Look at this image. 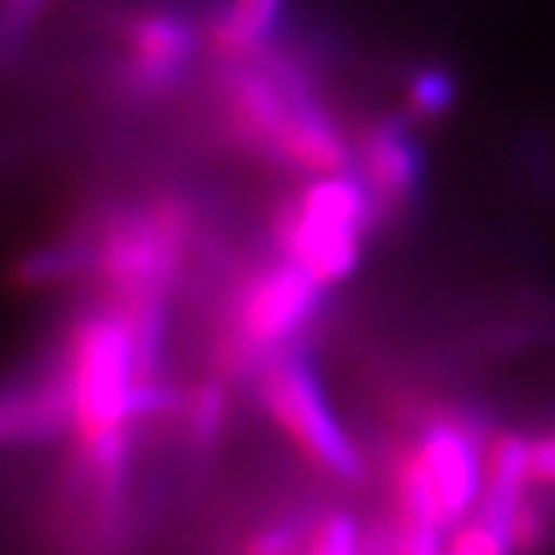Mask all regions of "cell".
<instances>
[{"label":"cell","instance_id":"14","mask_svg":"<svg viewBox=\"0 0 555 555\" xmlns=\"http://www.w3.org/2000/svg\"><path fill=\"white\" fill-rule=\"evenodd\" d=\"M225 414H229L225 386L219 379H207L189 404V433L195 438V444L210 448L225 426Z\"/></svg>","mask_w":555,"mask_h":555},{"label":"cell","instance_id":"13","mask_svg":"<svg viewBox=\"0 0 555 555\" xmlns=\"http://www.w3.org/2000/svg\"><path fill=\"white\" fill-rule=\"evenodd\" d=\"M456 102V83L444 68H420L408 83V118L411 120H436L448 115Z\"/></svg>","mask_w":555,"mask_h":555},{"label":"cell","instance_id":"6","mask_svg":"<svg viewBox=\"0 0 555 555\" xmlns=\"http://www.w3.org/2000/svg\"><path fill=\"white\" fill-rule=\"evenodd\" d=\"M259 404L275 420V426L294 441L318 473L356 485L364 478V460L358 444L343 426L315 364L302 346H291L272 356L257 371Z\"/></svg>","mask_w":555,"mask_h":555},{"label":"cell","instance_id":"16","mask_svg":"<svg viewBox=\"0 0 555 555\" xmlns=\"http://www.w3.org/2000/svg\"><path fill=\"white\" fill-rule=\"evenodd\" d=\"M553 534V518H550V509L540 506L537 500H525L518 506L516 518H513V528H509V537H513V550L516 555H531L537 553L546 540Z\"/></svg>","mask_w":555,"mask_h":555},{"label":"cell","instance_id":"7","mask_svg":"<svg viewBox=\"0 0 555 555\" xmlns=\"http://www.w3.org/2000/svg\"><path fill=\"white\" fill-rule=\"evenodd\" d=\"M198 40L195 25L182 13H137L124 31L120 83L139 100H158L177 90L195 62Z\"/></svg>","mask_w":555,"mask_h":555},{"label":"cell","instance_id":"4","mask_svg":"<svg viewBox=\"0 0 555 555\" xmlns=\"http://www.w3.org/2000/svg\"><path fill=\"white\" fill-rule=\"evenodd\" d=\"M377 225V204L356 170L318 173L275 207L272 244L278 257L334 287L352 278Z\"/></svg>","mask_w":555,"mask_h":555},{"label":"cell","instance_id":"12","mask_svg":"<svg viewBox=\"0 0 555 555\" xmlns=\"http://www.w3.org/2000/svg\"><path fill=\"white\" fill-rule=\"evenodd\" d=\"M90 269H93V241L90 235H75L22 257L16 266V281L22 287H47V284H65L80 275H90Z\"/></svg>","mask_w":555,"mask_h":555},{"label":"cell","instance_id":"9","mask_svg":"<svg viewBox=\"0 0 555 555\" xmlns=\"http://www.w3.org/2000/svg\"><path fill=\"white\" fill-rule=\"evenodd\" d=\"M531 496V469H528V436L500 433L488 444L485 460V488L473 516H481L509 534L518 506ZM513 540V537H509Z\"/></svg>","mask_w":555,"mask_h":555},{"label":"cell","instance_id":"18","mask_svg":"<svg viewBox=\"0 0 555 555\" xmlns=\"http://www.w3.org/2000/svg\"><path fill=\"white\" fill-rule=\"evenodd\" d=\"M528 469L534 488L555 491V426L528 436Z\"/></svg>","mask_w":555,"mask_h":555},{"label":"cell","instance_id":"3","mask_svg":"<svg viewBox=\"0 0 555 555\" xmlns=\"http://www.w3.org/2000/svg\"><path fill=\"white\" fill-rule=\"evenodd\" d=\"M100 299L118 309L167 306L192 241V214L179 198L118 207L90 229Z\"/></svg>","mask_w":555,"mask_h":555},{"label":"cell","instance_id":"11","mask_svg":"<svg viewBox=\"0 0 555 555\" xmlns=\"http://www.w3.org/2000/svg\"><path fill=\"white\" fill-rule=\"evenodd\" d=\"M284 0H225L207 25V47L219 62L257 56L275 38Z\"/></svg>","mask_w":555,"mask_h":555},{"label":"cell","instance_id":"1","mask_svg":"<svg viewBox=\"0 0 555 555\" xmlns=\"http://www.w3.org/2000/svg\"><path fill=\"white\" fill-rule=\"evenodd\" d=\"M217 115L225 137L247 155L309 177L349 170L356 158L306 65L272 47L247 60L222 62Z\"/></svg>","mask_w":555,"mask_h":555},{"label":"cell","instance_id":"17","mask_svg":"<svg viewBox=\"0 0 555 555\" xmlns=\"http://www.w3.org/2000/svg\"><path fill=\"white\" fill-rule=\"evenodd\" d=\"M309 531L312 528H302L297 521H281L250 537L244 555H299L309 543Z\"/></svg>","mask_w":555,"mask_h":555},{"label":"cell","instance_id":"8","mask_svg":"<svg viewBox=\"0 0 555 555\" xmlns=\"http://www.w3.org/2000/svg\"><path fill=\"white\" fill-rule=\"evenodd\" d=\"M356 173L377 204L379 222L404 217L423 189V149L411 133V118L371 120L352 145Z\"/></svg>","mask_w":555,"mask_h":555},{"label":"cell","instance_id":"2","mask_svg":"<svg viewBox=\"0 0 555 555\" xmlns=\"http://www.w3.org/2000/svg\"><path fill=\"white\" fill-rule=\"evenodd\" d=\"M485 420L469 408L429 404L389 460L392 516L454 531L478 509L485 488Z\"/></svg>","mask_w":555,"mask_h":555},{"label":"cell","instance_id":"5","mask_svg":"<svg viewBox=\"0 0 555 555\" xmlns=\"http://www.w3.org/2000/svg\"><path fill=\"white\" fill-rule=\"evenodd\" d=\"M324 284L287 259H272L241 278L225 306L217 364L229 377H257L278 352L299 346L324 312Z\"/></svg>","mask_w":555,"mask_h":555},{"label":"cell","instance_id":"15","mask_svg":"<svg viewBox=\"0 0 555 555\" xmlns=\"http://www.w3.org/2000/svg\"><path fill=\"white\" fill-rule=\"evenodd\" d=\"M299 555H361V528L346 513H327L309 531V543Z\"/></svg>","mask_w":555,"mask_h":555},{"label":"cell","instance_id":"10","mask_svg":"<svg viewBox=\"0 0 555 555\" xmlns=\"http://www.w3.org/2000/svg\"><path fill=\"white\" fill-rule=\"evenodd\" d=\"M68 423V389L62 364L38 383L0 389V444L56 433Z\"/></svg>","mask_w":555,"mask_h":555}]
</instances>
